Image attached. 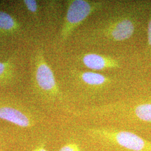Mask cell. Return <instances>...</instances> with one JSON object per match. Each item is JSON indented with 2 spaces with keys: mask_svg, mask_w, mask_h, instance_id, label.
<instances>
[{
  "mask_svg": "<svg viewBox=\"0 0 151 151\" xmlns=\"http://www.w3.org/2000/svg\"><path fill=\"white\" fill-rule=\"evenodd\" d=\"M23 2L27 11L30 12L33 14H37L38 13L39 6H38V2L37 1L25 0V1H23Z\"/></svg>",
  "mask_w": 151,
  "mask_h": 151,
  "instance_id": "obj_11",
  "label": "cell"
},
{
  "mask_svg": "<svg viewBox=\"0 0 151 151\" xmlns=\"http://www.w3.org/2000/svg\"><path fill=\"white\" fill-rule=\"evenodd\" d=\"M33 83L42 95L50 99L60 96V90L54 72L46 61L43 51L39 49L33 59Z\"/></svg>",
  "mask_w": 151,
  "mask_h": 151,
  "instance_id": "obj_4",
  "label": "cell"
},
{
  "mask_svg": "<svg viewBox=\"0 0 151 151\" xmlns=\"http://www.w3.org/2000/svg\"><path fill=\"white\" fill-rule=\"evenodd\" d=\"M5 140L2 136L0 134V151H4L5 147Z\"/></svg>",
  "mask_w": 151,
  "mask_h": 151,
  "instance_id": "obj_15",
  "label": "cell"
},
{
  "mask_svg": "<svg viewBox=\"0 0 151 151\" xmlns=\"http://www.w3.org/2000/svg\"><path fill=\"white\" fill-rule=\"evenodd\" d=\"M146 5L148 3L130 2L115 7L80 32L81 43L95 45L115 43L129 39L135 34Z\"/></svg>",
  "mask_w": 151,
  "mask_h": 151,
  "instance_id": "obj_1",
  "label": "cell"
},
{
  "mask_svg": "<svg viewBox=\"0 0 151 151\" xmlns=\"http://www.w3.org/2000/svg\"><path fill=\"white\" fill-rule=\"evenodd\" d=\"M20 31V24L16 19L5 11L0 10V35L12 36Z\"/></svg>",
  "mask_w": 151,
  "mask_h": 151,
  "instance_id": "obj_8",
  "label": "cell"
},
{
  "mask_svg": "<svg viewBox=\"0 0 151 151\" xmlns=\"http://www.w3.org/2000/svg\"><path fill=\"white\" fill-rule=\"evenodd\" d=\"M132 113L136 119L151 123V103H142L137 105L133 109Z\"/></svg>",
  "mask_w": 151,
  "mask_h": 151,
  "instance_id": "obj_10",
  "label": "cell"
},
{
  "mask_svg": "<svg viewBox=\"0 0 151 151\" xmlns=\"http://www.w3.org/2000/svg\"><path fill=\"white\" fill-rule=\"evenodd\" d=\"M15 76V66L12 60L0 62V85L10 83Z\"/></svg>",
  "mask_w": 151,
  "mask_h": 151,
  "instance_id": "obj_9",
  "label": "cell"
},
{
  "mask_svg": "<svg viewBox=\"0 0 151 151\" xmlns=\"http://www.w3.org/2000/svg\"><path fill=\"white\" fill-rule=\"evenodd\" d=\"M87 132L94 139L127 150L151 151V142L130 132L105 128H88Z\"/></svg>",
  "mask_w": 151,
  "mask_h": 151,
  "instance_id": "obj_3",
  "label": "cell"
},
{
  "mask_svg": "<svg viewBox=\"0 0 151 151\" xmlns=\"http://www.w3.org/2000/svg\"><path fill=\"white\" fill-rule=\"evenodd\" d=\"M58 151H82L80 146L75 142H70L63 146Z\"/></svg>",
  "mask_w": 151,
  "mask_h": 151,
  "instance_id": "obj_12",
  "label": "cell"
},
{
  "mask_svg": "<svg viewBox=\"0 0 151 151\" xmlns=\"http://www.w3.org/2000/svg\"><path fill=\"white\" fill-rule=\"evenodd\" d=\"M147 44L149 47L151 48V12L147 27Z\"/></svg>",
  "mask_w": 151,
  "mask_h": 151,
  "instance_id": "obj_13",
  "label": "cell"
},
{
  "mask_svg": "<svg viewBox=\"0 0 151 151\" xmlns=\"http://www.w3.org/2000/svg\"><path fill=\"white\" fill-rule=\"evenodd\" d=\"M79 60L82 65L92 71L117 69L120 67L118 60L108 55L95 53L82 54Z\"/></svg>",
  "mask_w": 151,
  "mask_h": 151,
  "instance_id": "obj_6",
  "label": "cell"
},
{
  "mask_svg": "<svg viewBox=\"0 0 151 151\" xmlns=\"http://www.w3.org/2000/svg\"><path fill=\"white\" fill-rule=\"evenodd\" d=\"M0 119L28 128L36 123L35 116L28 108L7 97L0 96Z\"/></svg>",
  "mask_w": 151,
  "mask_h": 151,
  "instance_id": "obj_5",
  "label": "cell"
},
{
  "mask_svg": "<svg viewBox=\"0 0 151 151\" xmlns=\"http://www.w3.org/2000/svg\"><path fill=\"white\" fill-rule=\"evenodd\" d=\"M76 75L79 82L93 90L106 86L111 82L108 76L94 71H78Z\"/></svg>",
  "mask_w": 151,
  "mask_h": 151,
  "instance_id": "obj_7",
  "label": "cell"
},
{
  "mask_svg": "<svg viewBox=\"0 0 151 151\" xmlns=\"http://www.w3.org/2000/svg\"><path fill=\"white\" fill-rule=\"evenodd\" d=\"M32 151H48L47 149L46 148L45 143L44 142H40L36 146Z\"/></svg>",
  "mask_w": 151,
  "mask_h": 151,
  "instance_id": "obj_14",
  "label": "cell"
},
{
  "mask_svg": "<svg viewBox=\"0 0 151 151\" xmlns=\"http://www.w3.org/2000/svg\"><path fill=\"white\" fill-rule=\"evenodd\" d=\"M109 4V2L105 1H67V10L60 32V40H66L88 17L103 10Z\"/></svg>",
  "mask_w": 151,
  "mask_h": 151,
  "instance_id": "obj_2",
  "label": "cell"
}]
</instances>
